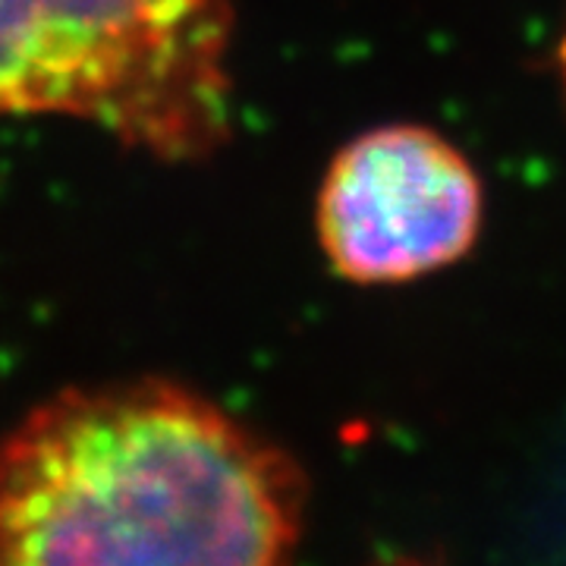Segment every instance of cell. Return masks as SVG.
Returning <instances> with one entry per match:
<instances>
[{"instance_id":"obj_1","label":"cell","mask_w":566,"mask_h":566,"mask_svg":"<svg viewBox=\"0 0 566 566\" xmlns=\"http://www.w3.org/2000/svg\"><path fill=\"white\" fill-rule=\"evenodd\" d=\"M300 463L189 387H70L0 438V566H271L303 542Z\"/></svg>"},{"instance_id":"obj_2","label":"cell","mask_w":566,"mask_h":566,"mask_svg":"<svg viewBox=\"0 0 566 566\" xmlns=\"http://www.w3.org/2000/svg\"><path fill=\"white\" fill-rule=\"evenodd\" d=\"M237 0H0V117H73L161 161L230 136Z\"/></svg>"},{"instance_id":"obj_3","label":"cell","mask_w":566,"mask_h":566,"mask_svg":"<svg viewBox=\"0 0 566 566\" xmlns=\"http://www.w3.org/2000/svg\"><path fill=\"white\" fill-rule=\"evenodd\" d=\"M485 192L441 133L394 123L353 139L318 192V240L353 283H403L460 262L479 240Z\"/></svg>"}]
</instances>
